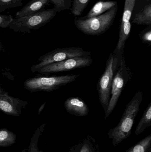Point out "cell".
Wrapping results in <instances>:
<instances>
[{
    "mask_svg": "<svg viewBox=\"0 0 151 152\" xmlns=\"http://www.w3.org/2000/svg\"><path fill=\"white\" fill-rule=\"evenodd\" d=\"M142 100L143 93L140 90L136 93L132 100L127 104L118 125L109 131L108 136L112 140L114 146L120 143L131 135V130L136 117L140 110Z\"/></svg>",
    "mask_w": 151,
    "mask_h": 152,
    "instance_id": "cell-1",
    "label": "cell"
},
{
    "mask_svg": "<svg viewBox=\"0 0 151 152\" xmlns=\"http://www.w3.org/2000/svg\"><path fill=\"white\" fill-rule=\"evenodd\" d=\"M124 50H114L110 54L105 65V70L100 77L97 84L99 101L106 113L110 102L111 89L113 77L119 66L121 61L124 55Z\"/></svg>",
    "mask_w": 151,
    "mask_h": 152,
    "instance_id": "cell-2",
    "label": "cell"
},
{
    "mask_svg": "<svg viewBox=\"0 0 151 152\" xmlns=\"http://www.w3.org/2000/svg\"><path fill=\"white\" fill-rule=\"evenodd\" d=\"M118 11V4L99 16L89 18L74 19L75 26L81 32L88 35L98 36L105 33L112 26Z\"/></svg>",
    "mask_w": 151,
    "mask_h": 152,
    "instance_id": "cell-3",
    "label": "cell"
},
{
    "mask_svg": "<svg viewBox=\"0 0 151 152\" xmlns=\"http://www.w3.org/2000/svg\"><path fill=\"white\" fill-rule=\"evenodd\" d=\"M57 12L54 7L31 15L13 18L9 28L15 32L29 34L32 30H37L48 24L55 18Z\"/></svg>",
    "mask_w": 151,
    "mask_h": 152,
    "instance_id": "cell-4",
    "label": "cell"
},
{
    "mask_svg": "<svg viewBox=\"0 0 151 152\" xmlns=\"http://www.w3.org/2000/svg\"><path fill=\"white\" fill-rule=\"evenodd\" d=\"M79 76L80 75L77 74L51 77H35L26 80L24 82V88L31 93L51 92L75 81Z\"/></svg>",
    "mask_w": 151,
    "mask_h": 152,
    "instance_id": "cell-5",
    "label": "cell"
},
{
    "mask_svg": "<svg viewBox=\"0 0 151 152\" xmlns=\"http://www.w3.org/2000/svg\"><path fill=\"white\" fill-rule=\"evenodd\" d=\"M91 53L84 50L79 47L57 48L41 56L38 61L39 63L33 65L30 68L32 73H34L40 69L48 65L63 61L75 57L90 56Z\"/></svg>",
    "mask_w": 151,
    "mask_h": 152,
    "instance_id": "cell-6",
    "label": "cell"
},
{
    "mask_svg": "<svg viewBox=\"0 0 151 152\" xmlns=\"http://www.w3.org/2000/svg\"><path fill=\"white\" fill-rule=\"evenodd\" d=\"M132 76V72L126 64L124 56L121 61L119 66L113 77L111 89V96L107 111L105 113V118L109 117L115 109L125 86L131 79Z\"/></svg>",
    "mask_w": 151,
    "mask_h": 152,
    "instance_id": "cell-7",
    "label": "cell"
},
{
    "mask_svg": "<svg viewBox=\"0 0 151 152\" xmlns=\"http://www.w3.org/2000/svg\"><path fill=\"white\" fill-rule=\"evenodd\" d=\"M93 59L91 56L75 57L43 67L36 72L42 75L65 72L89 66Z\"/></svg>",
    "mask_w": 151,
    "mask_h": 152,
    "instance_id": "cell-8",
    "label": "cell"
},
{
    "mask_svg": "<svg viewBox=\"0 0 151 152\" xmlns=\"http://www.w3.org/2000/svg\"><path fill=\"white\" fill-rule=\"evenodd\" d=\"M27 104V101L9 95L0 86V110L8 115L19 117Z\"/></svg>",
    "mask_w": 151,
    "mask_h": 152,
    "instance_id": "cell-9",
    "label": "cell"
},
{
    "mask_svg": "<svg viewBox=\"0 0 151 152\" xmlns=\"http://www.w3.org/2000/svg\"><path fill=\"white\" fill-rule=\"evenodd\" d=\"M130 21L137 25L151 26V0H136Z\"/></svg>",
    "mask_w": 151,
    "mask_h": 152,
    "instance_id": "cell-10",
    "label": "cell"
},
{
    "mask_svg": "<svg viewBox=\"0 0 151 152\" xmlns=\"http://www.w3.org/2000/svg\"><path fill=\"white\" fill-rule=\"evenodd\" d=\"M64 107L70 114L79 117H85L88 114L89 109L82 99L78 97L67 98L64 102Z\"/></svg>",
    "mask_w": 151,
    "mask_h": 152,
    "instance_id": "cell-11",
    "label": "cell"
},
{
    "mask_svg": "<svg viewBox=\"0 0 151 152\" xmlns=\"http://www.w3.org/2000/svg\"><path fill=\"white\" fill-rule=\"evenodd\" d=\"M50 0H32L16 12L15 18L31 15L43 10L49 4Z\"/></svg>",
    "mask_w": 151,
    "mask_h": 152,
    "instance_id": "cell-12",
    "label": "cell"
},
{
    "mask_svg": "<svg viewBox=\"0 0 151 152\" xmlns=\"http://www.w3.org/2000/svg\"><path fill=\"white\" fill-rule=\"evenodd\" d=\"M117 4H118V3L115 1H98L91 8L87 14L83 18H89L99 16Z\"/></svg>",
    "mask_w": 151,
    "mask_h": 152,
    "instance_id": "cell-13",
    "label": "cell"
},
{
    "mask_svg": "<svg viewBox=\"0 0 151 152\" xmlns=\"http://www.w3.org/2000/svg\"><path fill=\"white\" fill-rule=\"evenodd\" d=\"M151 102H150L137 126L135 130V134L136 135L140 134L144 132L147 128L151 126Z\"/></svg>",
    "mask_w": 151,
    "mask_h": 152,
    "instance_id": "cell-14",
    "label": "cell"
},
{
    "mask_svg": "<svg viewBox=\"0 0 151 152\" xmlns=\"http://www.w3.org/2000/svg\"><path fill=\"white\" fill-rule=\"evenodd\" d=\"M16 135L6 129H0V147H7L15 143Z\"/></svg>",
    "mask_w": 151,
    "mask_h": 152,
    "instance_id": "cell-15",
    "label": "cell"
},
{
    "mask_svg": "<svg viewBox=\"0 0 151 152\" xmlns=\"http://www.w3.org/2000/svg\"><path fill=\"white\" fill-rule=\"evenodd\" d=\"M151 134L143 138L126 152H150Z\"/></svg>",
    "mask_w": 151,
    "mask_h": 152,
    "instance_id": "cell-16",
    "label": "cell"
},
{
    "mask_svg": "<svg viewBox=\"0 0 151 152\" xmlns=\"http://www.w3.org/2000/svg\"><path fill=\"white\" fill-rule=\"evenodd\" d=\"M136 0H125L121 24L131 23L130 19Z\"/></svg>",
    "mask_w": 151,
    "mask_h": 152,
    "instance_id": "cell-17",
    "label": "cell"
},
{
    "mask_svg": "<svg viewBox=\"0 0 151 152\" xmlns=\"http://www.w3.org/2000/svg\"><path fill=\"white\" fill-rule=\"evenodd\" d=\"M90 1V0H73L70 9L72 14L75 16H81Z\"/></svg>",
    "mask_w": 151,
    "mask_h": 152,
    "instance_id": "cell-18",
    "label": "cell"
},
{
    "mask_svg": "<svg viewBox=\"0 0 151 152\" xmlns=\"http://www.w3.org/2000/svg\"><path fill=\"white\" fill-rule=\"evenodd\" d=\"M23 0H0V13L7 9L20 7Z\"/></svg>",
    "mask_w": 151,
    "mask_h": 152,
    "instance_id": "cell-19",
    "label": "cell"
},
{
    "mask_svg": "<svg viewBox=\"0 0 151 152\" xmlns=\"http://www.w3.org/2000/svg\"><path fill=\"white\" fill-rule=\"evenodd\" d=\"M45 124H43L39 128L37 129L33 136L32 137L29 147V152H43L42 151H40L37 147V143L39 137L41 133L42 132L44 128Z\"/></svg>",
    "mask_w": 151,
    "mask_h": 152,
    "instance_id": "cell-20",
    "label": "cell"
},
{
    "mask_svg": "<svg viewBox=\"0 0 151 152\" xmlns=\"http://www.w3.org/2000/svg\"><path fill=\"white\" fill-rule=\"evenodd\" d=\"M50 1L53 4L58 12L69 10L72 6V0H50Z\"/></svg>",
    "mask_w": 151,
    "mask_h": 152,
    "instance_id": "cell-21",
    "label": "cell"
},
{
    "mask_svg": "<svg viewBox=\"0 0 151 152\" xmlns=\"http://www.w3.org/2000/svg\"><path fill=\"white\" fill-rule=\"evenodd\" d=\"M140 40L143 43L151 45V26H148L139 34Z\"/></svg>",
    "mask_w": 151,
    "mask_h": 152,
    "instance_id": "cell-22",
    "label": "cell"
},
{
    "mask_svg": "<svg viewBox=\"0 0 151 152\" xmlns=\"http://www.w3.org/2000/svg\"><path fill=\"white\" fill-rule=\"evenodd\" d=\"M13 18L11 15L0 14V28H4L9 27Z\"/></svg>",
    "mask_w": 151,
    "mask_h": 152,
    "instance_id": "cell-23",
    "label": "cell"
},
{
    "mask_svg": "<svg viewBox=\"0 0 151 152\" xmlns=\"http://www.w3.org/2000/svg\"><path fill=\"white\" fill-rule=\"evenodd\" d=\"M79 152H95V150L89 142H86L80 145Z\"/></svg>",
    "mask_w": 151,
    "mask_h": 152,
    "instance_id": "cell-24",
    "label": "cell"
},
{
    "mask_svg": "<svg viewBox=\"0 0 151 152\" xmlns=\"http://www.w3.org/2000/svg\"><path fill=\"white\" fill-rule=\"evenodd\" d=\"M45 104H46V102L44 103V104H42L41 106L40 107V109H39V111H38V114H40V113L43 110V108H44V106H45Z\"/></svg>",
    "mask_w": 151,
    "mask_h": 152,
    "instance_id": "cell-25",
    "label": "cell"
},
{
    "mask_svg": "<svg viewBox=\"0 0 151 152\" xmlns=\"http://www.w3.org/2000/svg\"><path fill=\"white\" fill-rule=\"evenodd\" d=\"M3 49V45H2L1 42V41H0V53L1 51Z\"/></svg>",
    "mask_w": 151,
    "mask_h": 152,
    "instance_id": "cell-26",
    "label": "cell"
}]
</instances>
